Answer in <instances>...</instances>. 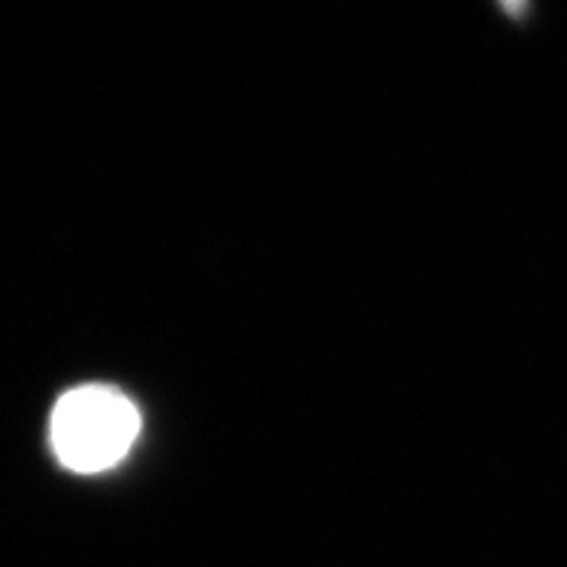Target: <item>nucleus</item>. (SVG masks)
I'll list each match as a JSON object with an SVG mask.
<instances>
[{"mask_svg":"<svg viewBox=\"0 0 567 567\" xmlns=\"http://www.w3.org/2000/svg\"><path fill=\"white\" fill-rule=\"evenodd\" d=\"M140 411L111 385H82L61 396L50 420V443L61 466L79 475L105 472L131 452Z\"/></svg>","mask_w":567,"mask_h":567,"instance_id":"1","label":"nucleus"}]
</instances>
